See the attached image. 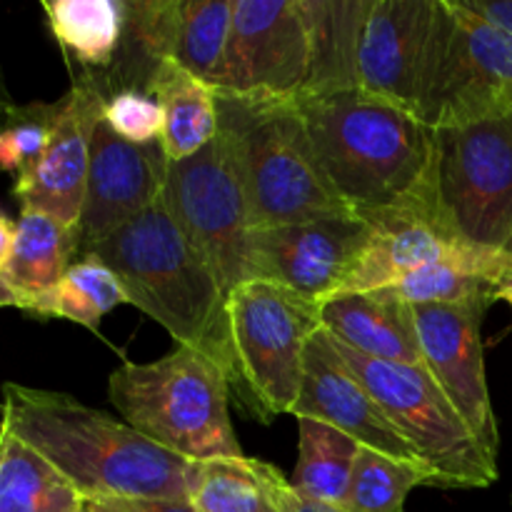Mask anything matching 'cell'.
Returning a JSON list of instances; mask_svg holds the SVG:
<instances>
[{
	"label": "cell",
	"instance_id": "7c38bea8",
	"mask_svg": "<svg viewBox=\"0 0 512 512\" xmlns=\"http://www.w3.org/2000/svg\"><path fill=\"white\" fill-rule=\"evenodd\" d=\"M368 240L370 225L358 215L250 230V280L318 308L343 290Z\"/></svg>",
	"mask_w": 512,
	"mask_h": 512
},
{
	"label": "cell",
	"instance_id": "484cf974",
	"mask_svg": "<svg viewBox=\"0 0 512 512\" xmlns=\"http://www.w3.org/2000/svg\"><path fill=\"white\" fill-rule=\"evenodd\" d=\"M145 93L163 105V145L170 163L190 158L218 135L215 90L193 78L175 60H165L150 78Z\"/></svg>",
	"mask_w": 512,
	"mask_h": 512
},
{
	"label": "cell",
	"instance_id": "30bf717a",
	"mask_svg": "<svg viewBox=\"0 0 512 512\" xmlns=\"http://www.w3.org/2000/svg\"><path fill=\"white\" fill-rule=\"evenodd\" d=\"M163 203L190 243L218 273L225 293L250 283V215L233 150L215 135L203 150L170 163Z\"/></svg>",
	"mask_w": 512,
	"mask_h": 512
},
{
	"label": "cell",
	"instance_id": "83f0119b",
	"mask_svg": "<svg viewBox=\"0 0 512 512\" xmlns=\"http://www.w3.org/2000/svg\"><path fill=\"white\" fill-rule=\"evenodd\" d=\"M83 505L63 473L0 425V512H80Z\"/></svg>",
	"mask_w": 512,
	"mask_h": 512
},
{
	"label": "cell",
	"instance_id": "f1b7e54d",
	"mask_svg": "<svg viewBox=\"0 0 512 512\" xmlns=\"http://www.w3.org/2000/svg\"><path fill=\"white\" fill-rule=\"evenodd\" d=\"M128 303L118 275L100 258L75 260L53 290L35 298L25 313L35 318H60L85 325L90 330L100 328V320L118 305Z\"/></svg>",
	"mask_w": 512,
	"mask_h": 512
},
{
	"label": "cell",
	"instance_id": "d6a6232c",
	"mask_svg": "<svg viewBox=\"0 0 512 512\" xmlns=\"http://www.w3.org/2000/svg\"><path fill=\"white\" fill-rule=\"evenodd\" d=\"M103 120L118 138L133 145H155L163 140V105L145 90H120L105 100Z\"/></svg>",
	"mask_w": 512,
	"mask_h": 512
},
{
	"label": "cell",
	"instance_id": "8fae6325",
	"mask_svg": "<svg viewBox=\"0 0 512 512\" xmlns=\"http://www.w3.org/2000/svg\"><path fill=\"white\" fill-rule=\"evenodd\" d=\"M310 73L303 0H233L228 53L215 93L295 103Z\"/></svg>",
	"mask_w": 512,
	"mask_h": 512
},
{
	"label": "cell",
	"instance_id": "74e56055",
	"mask_svg": "<svg viewBox=\"0 0 512 512\" xmlns=\"http://www.w3.org/2000/svg\"><path fill=\"white\" fill-rule=\"evenodd\" d=\"M290 512H343V510H333V508H325V505L308 503V500H303L298 493H295L293 503H290Z\"/></svg>",
	"mask_w": 512,
	"mask_h": 512
},
{
	"label": "cell",
	"instance_id": "8992f818",
	"mask_svg": "<svg viewBox=\"0 0 512 512\" xmlns=\"http://www.w3.org/2000/svg\"><path fill=\"white\" fill-rule=\"evenodd\" d=\"M430 210L458 243L505 250L512 240V110L435 130Z\"/></svg>",
	"mask_w": 512,
	"mask_h": 512
},
{
	"label": "cell",
	"instance_id": "ba28073f",
	"mask_svg": "<svg viewBox=\"0 0 512 512\" xmlns=\"http://www.w3.org/2000/svg\"><path fill=\"white\" fill-rule=\"evenodd\" d=\"M228 318L238 403L260 423L293 415L305 348L320 328L318 308L275 285L250 280L228 295Z\"/></svg>",
	"mask_w": 512,
	"mask_h": 512
},
{
	"label": "cell",
	"instance_id": "e0dca14e",
	"mask_svg": "<svg viewBox=\"0 0 512 512\" xmlns=\"http://www.w3.org/2000/svg\"><path fill=\"white\" fill-rule=\"evenodd\" d=\"M293 415L330 425L363 448L378 450L403 463L423 465L413 448L400 438L368 388L345 365V360L335 350L333 338L323 328L315 330L305 348L303 383H300Z\"/></svg>",
	"mask_w": 512,
	"mask_h": 512
},
{
	"label": "cell",
	"instance_id": "9c48e42d",
	"mask_svg": "<svg viewBox=\"0 0 512 512\" xmlns=\"http://www.w3.org/2000/svg\"><path fill=\"white\" fill-rule=\"evenodd\" d=\"M505 110H512V35L460 0H438L420 120L438 130Z\"/></svg>",
	"mask_w": 512,
	"mask_h": 512
},
{
	"label": "cell",
	"instance_id": "d590c367",
	"mask_svg": "<svg viewBox=\"0 0 512 512\" xmlns=\"http://www.w3.org/2000/svg\"><path fill=\"white\" fill-rule=\"evenodd\" d=\"M15 230H18V220H13L8 213L0 210V273L8 265L10 253H13Z\"/></svg>",
	"mask_w": 512,
	"mask_h": 512
},
{
	"label": "cell",
	"instance_id": "d4e9b609",
	"mask_svg": "<svg viewBox=\"0 0 512 512\" xmlns=\"http://www.w3.org/2000/svg\"><path fill=\"white\" fill-rule=\"evenodd\" d=\"M78 260V228H68L45 213L20 210L15 245L0 278L20 295L28 308L35 298L53 290Z\"/></svg>",
	"mask_w": 512,
	"mask_h": 512
},
{
	"label": "cell",
	"instance_id": "f546056e",
	"mask_svg": "<svg viewBox=\"0 0 512 512\" xmlns=\"http://www.w3.org/2000/svg\"><path fill=\"white\" fill-rule=\"evenodd\" d=\"M233 0H180L173 60L215 90L228 53Z\"/></svg>",
	"mask_w": 512,
	"mask_h": 512
},
{
	"label": "cell",
	"instance_id": "5bb4252c",
	"mask_svg": "<svg viewBox=\"0 0 512 512\" xmlns=\"http://www.w3.org/2000/svg\"><path fill=\"white\" fill-rule=\"evenodd\" d=\"M168 158L163 145H133L100 120L90 143L88 185L78 220V260L93 255L163 195Z\"/></svg>",
	"mask_w": 512,
	"mask_h": 512
},
{
	"label": "cell",
	"instance_id": "d6986e66",
	"mask_svg": "<svg viewBox=\"0 0 512 512\" xmlns=\"http://www.w3.org/2000/svg\"><path fill=\"white\" fill-rule=\"evenodd\" d=\"M320 328L360 355L423 368L413 305L393 288L335 293L318 305Z\"/></svg>",
	"mask_w": 512,
	"mask_h": 512
},
{
	"label": "cell",
	"instance_id": "6da1fadb",
	"mask_svg": "<svg viewBox=\"0 0 512 512\" xmlns=\"http://www.w3.org/2000/svg\"><path fill=\"white\" fill-rule=\"evenodd\" d=\"M0 410V425L43 455L90 503L188 500V460L73 395L5 383Z\"/></svg>",
	"mask_w": 512,
	"mask_h": 512
},
{
	"label": "cell",
	"instance_id": "ffe728a7",
	"mask_svg": "<svg viewBox=\"0 0 512 512\" xmlns=\"http://www.w3.org/2000/svg\"><path fill=\"white\" fill-rule=\"evenodd\" d=\"M180 0H125V33L113 65L100 75L73 78L105 100L120 90H145L155 70L173 60Z\"/></svg>",
	"mask_w": 512,
	"mask_h": 512
},
{
	"label": "cell",
	"instance_id": "e575fe53",
	"mask_svg": "<svg viewBox=\"0 0 512 512\" xmlns=\"http://www.w3.org/2000/svg\"><path fill=\"white\" fill-rule=\"evenodd\" d=\"M470 13L480 15L488 23L512 35V0H460Z\"/></svg>",
	"mask_w": 512,
	"mask_h": 512
},
{
	"label": "cell",
	"instance_id": "b9f144b4",
	"mask_svg": "<svg viewBox=\"0 0 512 512\" xmlns=\"http://www.w3.org/2000/svg\"><path fill=\"white\" fill-rule=\"evenodd\" d=\"M503 253L508 255V260H510V268H512V240H510L508 245H505V250H503Z\"/></svg>",
	"mask_w": 512,
	"mask_h": 512
},
{
	"label": "cell",
	"instance_id": "5b68a950",
	"mask_svg": "<svg viewBox=\"0 0 512 512\" xmlns=\"http://www.w3.org/2000/svg\"><path fill=\"white\" fill-rule=\"evenodd\" d=\"M108 398L123 423L188 463L243 458L228 378L195 350L175 345L153 363H123L110 375Z\"/></svg>",
	"mask_w": 512,
	"mask_h": 512
},
{
	"label": "cell",
	"instance_id": "2e32d148",
	"mask_svg": "<svg viewBox=\"0 0 512 512\" xmlns=\"http://www.w3.org/2000/svg\"><path fill=\"white\" fill-rule=\"evenodd\" d=\"M105 98L85 83H73L58 100L48 148L30 173L15 180L20 210L45 213L68 228H78L90 168V143L103 120Z\"/></svg>",
	"mask_w": 512,
	"mask_h": 512
},
{
	"label": "cell",
	"instance_id": "3957f363",
	"mask_svg": "<svg viewBox=\"0 0 512 512\" xmlns=\"http://www.w3.org/2000/svg\"><path fill=\"white\" fill-rule=\"evenodd\" d=\"M93 255L118 275L128 303L163 325L178 348L195 350L218 365L233 395L228 293L213 265L168 213L163 195Z\"/></svg>",
	"mask_w": 512,
	"mask_h": 512
},
{
	"label": "cell",
	"instance_id": "ab89813d",
	"mask_svg": "<svg viewBox=\"0 0 512 512\" xmlns=\"http://www.w3.org/2000/svg\"><path fill=\"white\" fill-rule=\"evenodd\" d=\"M93 505H95V508H98L100 512H118L115 508H110L108 503H93Z\"/></svg>",
	"mask_w": 512,
	"mask_h": 512
},
{
	"label": "cell",
	"instance_id": "7a4b0ae2",
	"mask_svg": "<svg viewBox=\"0 0 512 512\" xmlns=\"http://www.w3.org/2000/svg\"><path fill=\"white\" fill-rule=\"evenodd\" d=\"M315 158L355 210H388L430 195L435 130L418 115L360 88L295 100Z\"/></svg>",
	"mask_w": 512,
	"mask_h": 512
},
{
	"label": "cell",
	"instance_id": "1f68e13d",
	"mask_svg": "<svg viewBox=\"0 0 512 512\" xmlns=\"http://www.w3.org/2000/svg\"><path fill=\"white\" fill-rule=\"evenodd\" d=\"M58 103L15 105L13 115L0 128V170L13 173L15 180L38 165L53 133Z\"/></svg>",
	"mask_w": 512,
	"mask_h": 512
},
{
	"label": "cell",
	"instance_id": "44dd1931",
	"mask_svg": "<svg viewBox=\"0 0 512 512\" xmlns=\"http://www.w3.org/2000/svg\"><path fill=\"white\" fill-rule=\"evenodd\" d=\"M293 495L278 468L248 455L188 463V500L198 512H290Z\"/></svg>",
	"mask_w": 512,
	"mask_h": 512
},
{
	"label": "cell",
	"instance_id": "4316f807",
	"mask_svg": "<svg viewBox=\"0 0 512 512\" xmlns=\"http://www.w3.org/2000/svg\"><path fill=\"white\" fill-rule=\"evenodd\" d=\"M360 445L340 430L298 418V465L290 485L303 500L343 510Z\"/></svg>",
	"mask_w": 512,
	"mask_h": 512
},
{
	"label": "cell",
	"instance_id": "9a60e30c",
	"mask_svg": "<svg viewBox=\"0 0 512 512\" xmlns=\"http://www.w3.org/2000/svg\"><path fill=\"white\" fill-rule=\"evenodd\" d=\"M438 0H370L358 45V88L420 118Z\"/></svg>",
	"mask_w": 512,
	"mask_h": 512
},
{
	"label": "cell",
	"instance_id": "ac0fdd59",
	"mask_svg": "<svg viewBox=\"0 0 512 512\" xmlns=\"http://www.w3.org/2000/svg\"><path fill=\"white\" fill-rule=\"evenodd\" d=\"M370 225V240L340 293H363L398 285L405 275L458 250L430 210V195L410 205L358 213Z\"/></svg>",
	"mask_w": 512,
	"mask_h": 512
},
{
	"label": "cell",
	"instance_id": "f35d334b",
	"mask_svg": "<svg viewBox=\"0 0 512 512\" xmlns=\"http://www.w3.org/2000/svg\"><path fill=\"white\" fill-rule=\"evenodd\" d=\"M495 300H503V303H508L510 308H512V273L503 280V283L498 285V293H495Z\"/></svg>",
	"mask_w": 512,
	"mask_h": 512
},
{
	"label": "cell",
	"instance_id": "4fadbf2b",
	"mask_svg": "<svg viewBox=\"0 0 512 512\" xmlns=\"http://www.w3.org/2000/svg\"><path fill=\"white\" fill-rule=\"evenodd\" d=\"M490 305H413L423 368L478 438L498 460L500 430L485 375L480 325Z\"/></svg>",
	"mask_w": 512,
	"mask_h": 512
},
{
	"label": "cell",
	"instance_id": "277c9868",
	"mask_svg": "<svg viewBox=\"0 0 512 512\" xmlns=\"http://www.w3.org/2000/svg\"><path fill=\"white\" fill-rule=\"evenodd\" d=\"M218 133L228 140L248 203L250 228H275L355 210L325 178L295 103L215 93Z\"/></svg>",
	"mask_w": 512,
	"mask_h": 512
},
{
	"label": "cell",
	"instance_id": "7402d4cb",
	"mask_svg": "<svg viewBox=\"0 0 512 512\" xmlns=\"http://www.w3.org/2000/svg\"><path fill=\"white\" fill-rule=\"evenodd\" d=\"M510 273L503 250L460 245L448 258L405 275L393 290L410 305H493Z\"/></svg>",
	"mask_w": 512,
	"mask_h": 512
},
{
	"label": "cell",
	"instance_id": "603a6c76",
	"mask_svg": "<svg viewBox=\"0 0 512 512\" xmlns=\"http://www.w3.org/2000/svg\"><path fill=\"white\" fill-rule=\"evenodd\" d=\"M43 10L73 78L113 65L125 33V0H45Z\"/></svg>",
	"mask_w": 512,
	"mask_h": 512
},
{
	"label": "cell",
	"instance_id": "4dcf8cb0",
	"mask_svg": "<svg viewBox=\"0 0 512 512\" xmlns=\"http://www.w3.org/2000/svg\"><path fill=\"white\" fill-rule=\"evenodd\" d=\"M420 485L433 488L423 465L403 463L360 445L345 512H405V500Z\"/></svg>",
	"mask_w": 512,
	"mask_h": 512
},
{
	"label": "cell",
	"instance_id": "8d00e7d4",
	"mask_svg": "<svg viewBox=\"0 0 512 512\" xmlns=\"http://www.w3.org/2000/svg\"><path fill=\"white\" fill-rule=\"evenodd\" d=\"M20 305H23L20 295L0 278V308H20Z\"/></svg>",
	"mask_w": 512,
	"mask_h": 512
},
{
	"label": "cell",
	"instance_id": "52a82bcc",
	"mask_svg": "<svg viewBox=\"0 0 512 512\" xmlns=\"http://www.w3.org/2000/svg\"><path fill=\"white\" fill-rule=\"evenodd\" d=\"M333 345L383 408L400 438L430 470L433 488L473 490L488 488L498 480V460L485 453L428 370L368 358L335 338Z\"/></svg>",
	"mask_w": 512,
	"mask_h": 512
},
{
	"label": "cell",
	"instance_id": "cb8c5ba5",
	"mask_svg": "<svg viewBox=\"0 0 512 512\" xmlns=\"http://www.w3.org/2000/svg\"><path fill=\"white\" fill-rule=\"evenodd\" d=\"M310 25L305 95L358 88V45L370 0H303Z\"/></svg>",
	"mask_w": 512,
	"mask_h": 512
},
{
	"label": "cell",
	"instance_id": "836d02e7",
	"mask_svg": "<svg viewBox=\"0 0 512 512\" xmlns=\"http://www.w3.org/2000/svg\"><path fill=\"white\" fill-rule=\"evenodd\" d=\"M108 503L118 512H198L190 500H158V498H135V500H98Z\"/></svg>",
	"mask_w": 512,
	"mask_h": 512
},
{
	"label": "cell",
	"instance_id": "60d3db41",
	"mask_svg": "<svg viewBox=\"0 0 512 512\" xmlns=\"http://www.w3.org/2000/svg\"><path fill=\"white\" fill-rule=\"evenodd\" d=\"M80 512H100V510H98V508H95V505H93V503H90V500H85L83 510H80Z\"/></svg>",
	"mask_w": 512,
	"mask_h": 512
}]
</instances>
